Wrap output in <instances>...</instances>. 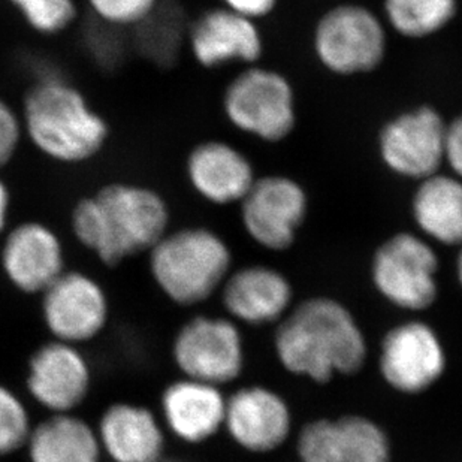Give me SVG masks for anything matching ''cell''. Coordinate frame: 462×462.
Listing matches in <instances>:
<instances>
[{
  "label": "cell",
  "instance_id": "6da1fadb",
  "mask_svg": "<svg viewBox=\"0 0 462 462\" xmlns=\"http://www.w3.org/2000/svg\"><path fill=\"white\" fill-rule=\"evenodd\" d=\"M170 202L157 189L109 181L79 198L69 214L75 241L106 266L149 254L171 229Z\"/></svg>",
  "mask_w": 462,
  "mask_h": 462
},
{
  "label": "cell",
  "instance_id": "7a4b0ae2",
  "mask_svg": "<svg viewBox=\"0 0 462 462\" xmlns=\"http://www.w3.org/2000/svg\"><path fill=\"white\" fill-rule=\"evenodd\" d=\"M24 140L45 159L65 166L95 161L106 149L111 126L86 93L59 74H44L29 86L22 106Z\"/></svg>",
  "mask_w": 462,
  "mask_h": 462
},
{
  "label": "cell",
  "instance_id": "3957f363",
  "mask_svg": "<svg viewBox=\"0 0 462 462\" xmlns=\"http://www.w3.org/2000/svg\"><path fill=\"white\" fill-rule=\"evenodd\" d=\"M279 361L292 374L327 383L336 374H355L366 358L361 328L343 304L331 298L301 302L275 332Z\"/></svg>",
  "mask_w": 462,
  "mask_h": 462
},
{
  "label": "cell",
  "instance_id": "277c9868",
  "mask_svg": "<svg viewBox=\"0 0 462 462\" xmlns=\"http://www.w3.org/2000/svg\"><path fill=\"white\" fill-rule=\"evenodd\" d=\"M147 256L157 288L179 306L207 301L232 273L227 241L202 225L170 229Z\"/></svg>",
  "mask_w": 462,
  "mask_h": 462
},
{
  "label": "cell",
  "instance_id": "5b68a950",
  "mask_svg": "<svg viewBox=\"0 0 462 462\" xmlns=\"http://www.w3.org/2000/svg\"><path fill=\"white\" fill-rule=\"evenodd\" d=\"M389 32L368 5L341 0L323 11L310 35V49L320 69L336 79L374 74L388 59Z\"/></svg>",
  "mask_w": 462,
  "mask_h": 462
},
{
  "label": "cell",
  "instance_id": "8992f818",
  "mask_svg": "<svg viewBox=\"0 0 462 462\" xmlns=\"http://www.w3.org/2000/svg\"><path fill=\"white\" fill-rule=\"evenodd\" d=\"M220 111L227 125L262 144L288 141L300 122L297 88L273 66L241 68L223 88Z\"/></svg>",
  "mask_w": 462,
  "mask_h": 462
},
{
  "label": "cell",
  "instance_id": "52a82bcc",
  "mask_svg": "<svg viewBox=\"0 0 462 462\" xmlns=\"http://www.w3.org/2000/svg\"><path fill=\"white\" fill-rule=\"evenodd\" d=\"M446 127L448 118L436 105H411L382 122L375 156L393 179L419 183L445 170Z\"/></svg>",
  "mask_w": 462,
  "mask_h": 462
},
{
  "label": "cell",
  "instance_id": "ba28073f",
  "mask_svg": "<svg viewBox=\"0 0 462 462\" xmlns=\"http://www.w3.org/2000/svg\"><path fill=\"white\" fill-rule=\"evenodd\" d=\"M439 268L436 245L416 231H398L374 250L371 280L377 292L393 306L420 311L439 297Z\"/></svg>",
  "mask_w": 462,
  "mask_h": 462
},
{
  "label": "cell",
  "instance_id": "9c48e42d",
  "mask_svg": "<svg viewBox=\"0 0 462 462\" xmlns=\"http://www.w3.org/2000/svg\"><path fill=\"white\" fill-rule=\"evenodd\" d=\"M306 186L283 172L257 175L245 199L238 204L245 236L268 252H286L297 243L310 216Z\"/></svg>",
  "mask_w": 462,
  "mask_h": 462
},
{
  "label": "cell",
  "instance_id": "30bf717a",
  "mask_svg": "<svg viewBox=\"0 0 462 462\" xmlns=\"http://www.w3.org/2000/svg\"><path fill=\"white\" fill-rule=\"evenodd\" d=\"M172 358L186 379L220 388L243 371L245 352L240 331L227 319L197 316L177 332Z\"/></svg>",
  "mask_w": 462,
  "mask_h": 462
},
{
  "label": "cell",
  "instance_id": "8fae6325",
  "mask_svg": "<svg viewBox=\"0 0 462 462\" xmlns=\"http://www.w3.org/2000/svg\"><path fill=\"white\" fill-rule=\"evenodd\" d=\"M265 36L259 23L222 5L206 9L189 23L188 51L206 70L262 63Z\"/></svg>",
  "mask_w": 462,
  "mask_h": 462
},
{
  "label": "cell",
  "instance_id": "7c38bea8",
  "mask_svg": "<svg viewBox=\"0 0 462 462\" xmlns=\"http://www.w3.org/2000/svg\"><path fill=\"white\" fill-rule=\"evenodd\" d=\"M42 295V316L54 340L79 346L97 338L108 322V297L83 271L66 270Z\"/></svg>",
  "mask_w": 462,
  "mask_h": 462
},
{
  "label": "cell",
  "instance_id": "4fadbf2b",
  "mask_svg": "<svg viewBox=\"0 0 462 462\" xmlns=\"http://www.w3.org/2000/svg\"><path fill=\"white\" fill-rule=\"evenodd\" d=\"M184 179L201 201L213 207H238L257 179L249 154L231 141L207 138L184 157Z\"/></svg>",
  "mask_w": 462,
  "mask_h": 462
},
{
  "label": "cell",
  "instance_id": "5bb4252c",
  "mask_svg": "<svg viewBox=\"0 0 462 462\" xmlns=\"http://www.w3.org/2000/svg\"><path fill=\"white\" fill-rule=\"evenodd\" d=\"M380 373L402 393H420L441 379L446 354L437 332L427 323L411 320L393 328L382 341Z\"/></svg>",
  "mask_w": 462,
  "mask_h": 462
},
{
  "label": "cell",
  "instance_id": "9a60e30c",
  "mask_svg": "<svg viewBox=\"0 0 462 462\" xmlns=\"http://www.w3.org/2000/svg\"><path fill=\"white\" fill-rule=\"evenodd\" d=\"M0 265L20 292L42 293L66 271L65 245L49 223L24 220L5 232Z\"/></svg>",
  "mask_w": 462,
  "mask_h": 462
},
{
  "label": "cell",
  "instance_id": "2e32d148",
  "mask_svg": "<svg viewBox=\"0 0 462 462\" xmlns=\"http://www.w3.org/2000/svg\"><path fill=\"white\" fill-rule=\"evenodd\" d=\"M26 383L51 414L72 413L88 395L92 373L79 346L52 340L32 355Z\"/></svg>",
  "mask_w": 462,
  "mask_h": 462
},
{
  "label": "cell",
  "instance_id": "e0dca14e",
  "mask_svg": "<svg viewBox=\"0 0 462 462\" xmlns=\"http://www.w3.org/2000/svg\"><path fill=\"white\" fill-rule=\"evenodd\" d=\"M225 427L241 448L266 454L288 440L292 419L283 398L270 389L250 386L227 398Z\"/></svg>",
  "mask_w": 462,
  "mask_h": 462
},
{
  "label": "cell",
  "instance_id": "ac0fdd59",
  "mask_svg": "<svg viewBox=\"0 0 462 462\" xmlns=\"http://www.w3.org/2000/svg\"><path fill=\"white\" fill-rule=\"evenodd\" d=\"M292 297L288 277L268 265H247L232 271L222 286L225 309L250 325L279 320L291 306Z\"/></svg>",
  "mask_w": 462,
  "mask_h": 462
},
{
  "label": "cell",
  "instance_id": "d6986e66",
  "mask_svg": "<svg viewBox=\"0 0 462 462\" xmlns=\"http://www.w3.org/2000/svg\"><path fill=\"white\" fill-rule=\"evenodd\" d=\"M409 214L414 231L434 245H462V180L440 171L413 184Z\"/></svg>",
  "mask_w": 462,
  "mask_h": 462
},
{
  "label": "cell",
  "instance_id": "ffe728a7",
  "mask_svg": "<svg viewBox=\"0 0 462 462\" xmlns=\"http://www.w3.org/2000/svg\"><path fill=\"white\" fill-rule=\"evenodd\" d=\"M97 432L102 452L114 462L163 461V428L145 407L131 402L111 404L102 414Z\"/></svg>",
  "mask_w": 462,
  "mask_h": 462
},
{
  "label": "cell",
  "instance_id": "44dd1931",
  "mask_svg": "<svg viewBox=\"0 0 462 462\" xmlns=\"http://www.w3.org/2000/svg\"><path fill=\"white\" fill-rule=\"evenodd\" d=\"M166 427L186 443H204L225 427L226 398L218 386L198 380H179L162 393Z\"/></svg>",
  "mask_w": 462,
  "mask_h": 462
},
{
  "label": "cell",
  "instance_id": "7402d4cb",
  "mask_svg": "<svg viewBox=\"0 0 462 462\" xmlns=\"http://www.w3.org/2000/svg\"><path fill=\"white\" fill-rule=\"evenodd\" d=\"M31 462H101L97 430L72 413L51 414L32 428L27 440Z\"/></svg>",
  "mask_w": 462,
  "mask_h": 462
},
{
  "label": "cell",
  "instance_id": "603a6c76",
  "mask_svg": "<svg viewBox=\"0 0 462 462\" xmlns=\"http://www.w3.org/2000/svg\"><path fill=\"white\" fill-rule=\"evenodd\" d=\"M459 14V0H382L380 15L391 33L427 41L448 31Z\"/></svg>",
  "mask_w": 462,
  "mask_h": 462
},
{
  "label": "cell",
  "instance_id": "cb8c5ba5",
  "mask_svg": "<svg viewBox=\"0 0 462 462\" xmlns=\"http://www.w3.org/2000/svg\"><path fill=\"white\" fill-rule=\"evenodd\" d=\"M189 23L174 9H156L152 17L132 29V45L143 59L159 68H172L188 49Z\"/></svg>",
  "mask_w": 462,
  "mask_h": 462
},
{
  "label": "cell",
  "instance_id": "d4e9b609",
  "mask_svg": "<svg viewBox=\"0 0 462 462\" xmlns=\"http://www.w3.org/2000/svg\"><path fill=\"white\" fill-rule=\"evenodd\" d=\"M343 462H391V443L377 423L364 416L337 420Z\"/></svg>",
  "mask_w": 462,
  "mask_h": 462
},
{
  "label": "cell",
  "instance_id": "484cf974",
  "mask_svg": "<svg viewBox=\"0 0 462 462\" xmlns=\"http://www.w3.org/2000/svg\"><path fill=\"white\" fill-rule=\"evenodd\" d=\"M23 23L41 36H59L79 20L77 0H8Z\"/></svg>",
  "mask_w": 462,
  "mask_h": 462
},
{
  "label": "cell",
  "instance_id": "4316f807",
  "mask_svg": "<svg viewBox=\"0 0 462 462\" xmlns=\"http://www.w3.org/2000/svg\"><path fill=\"white\" fill-rule=\"evenodd\" d=\"M32 428L24 402L14 391L0 384V458L26 448Z\"/></svg>",
  "mask_w": 462,
  "mask_h": 462
},
{
  "label": "cell",
  "instance_id": "83f0119b",
  "mask_svg": "<svg viewBox=\"0 0 462 462\" xmlns=\"http://www.w3.org/2000/svg\"><path fill=\"white\" fill-rule=\"evenodd\" d=\"M93 20L118 31H132L161 6L162 0H84Z\"/></svg>",
  "mask_w": 462,
  "mask_h": 462
},
{
  "label": "cell",
  "instance_id": "f1b7e54d",
  "mask_svg": "<svg viewBox=\"0 0 462 462\" xmlns=\"http://www.w3.org/2000/svg\"><path fill=\"white\" fill-rule=\"evenodd\" d=\"M297 449L300 462H343L337 420L307 423L298 436Z\"/></svg>",
  "mask_w": 462,
  "mask_h": 462
},
{
  "label": "cell",
  "instance_id": "f546056e",
  "mask_svg": "<svg viewBox=\"0 0 462 462\" xmlns=\"http://www.w3.org/2000/svg\"><path fill=\"white\" fill-rule=\"evenodd\" d=\"M24 141L20 109L0 97V172L13 163Z\"/></svg>",
  "mask_w": 462,
  "mask_h": 462
},
{
  "label": "cell",
  "instance_id": "4dcf8cb0",
  "mask_svg": "<svg viewBox=\"0 0 462 462\" xmlns=\"http://www.w3.org/2000/svg\"><path fill=\"white\" fill-rule=\"evenodd\" d=\"M445 168L462 180V111L448 118L446 127Z\"/></svg>",
  "mask_w": 462,
  "mask_h": 462
},
{
  "label": "cell",
  "instance_id": "1f68e13d",
  "mask_svg": "<svg viewBox=\"0 0 462 462\" xmlns=\"http://www.w3.org/2000/svg\"><path fill=\"white\" fill-rule=\"evenodd\" d=\"M282 0H220V5L225 8L252 18L257 23L275 14Z\"/></svg>",
  "mask_w": 462,
  "mask_h": 462
},
{
  "label": "cell",
  "instance_id": "d6a6232c",
  "mask_svg": "<svg viewBox=\"0 0 462 462\" xmlns=\"http://www.w3.org/2000/svg\"><path fill=\"white\" fill-rule=\"evenodd\" d=\"M13 208V193L8 183L0 175V236L9 229V214Z\"/></svg>",
  "mask_w": 462,
  "mask_h": 462
},
{
  "label": "cell",
  "instance_id": "836d02e7",
  "mask_svg": "<svg viewBox=\"0 0 462 462\" xmlns=\"http://www.w3.org/2000/svg\"><path fill=\"white\" fill-rule=\"evenodd\" d=\"M455 271H457V279H458L459 286L462 289V245L458 247V254H457V262H455Z\"/></svg>",
  "mask_w": 462,
  "mask_h": 462
},
{
  "label": "cell",
  "instance_id": "e575fe53",
  "mask_svg": "<svg viewBox=\"0 0 462 462\" xmlns=\"http://www.w3.org/2000/svg\"><path fill=\"white\" fill-rule=\"evenodd\" d=\"M162 462H175V461H165V459H163V461H162Z\"/></svg>",
  "mask_w": 462,
  "mask_h": 462
}]
</instances>
